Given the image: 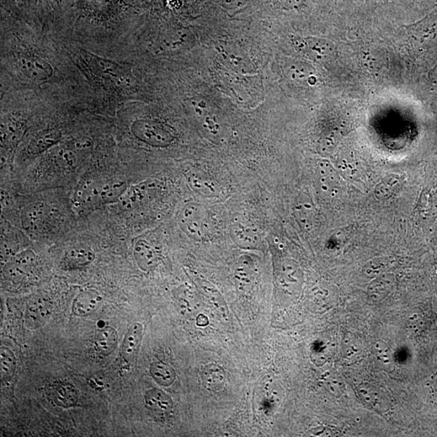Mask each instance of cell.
<instances>
[{
  "label": "cell",
  "mask_w": 437,
  "mask_h": 437,
  "mask_svg": "<svg viewBox=\"0 0 437 437\" xmlns=\"http://www.w3.org/2000/svg\"><path fill=\"white\" fill-rule=\"evenodd\" d=\"M127 185L119 181H94L84 182L74 191L72 206L81 215L100 209L101 207L119 202Z\"/></svg>",
  "instance_id": "cell-1"
},
{
  "label": "cell",
  "mask_w": 437,
  "mask_h": 437,
  "mask_svg": "<svg viewBox=\"0 0 437 437\" xmlns=\"http://www.w3.org/2000/svg\"><path fill=\"white\" fill-rule=\"evenodd\" d=\"M131 132L138 141L153 147H167L175 140L172 128L161 122L137 120L131 125Z\"/></svg>",
  "instance_id": "cell-2"
},
{
  "label": "cell",
  "mask_w": 437,
  "mask_h": 437,
  "mask_svg": "<svg viewBox=\"0 0 437 437\" xmlns=\"http://www.w3.org/2000/svg\"><path fill=\"white\" fill-rule=\"evenodd\" d=\"M181 223L186 233L195 238L204 237L209 230L206 211L201 207L193 204L185 207L181 216Z\"/></svg>",
  "instance_id": "cell-3"
},
{
  "label": "cell",
  "mask_w": 437,
  "mask_h": 437,
  "mask_svg": "<svg viewBox=\"0 0 437 437\" xmlns=\"http://www.w3.org/2000/svg\"><path fill=\"white\" fill-rule=\"evenodd\" d=\"M17 65L19 71L33 81H47L53 74L51 64L37 56H20L18 58Z\"/></svg>",
  "instance_id": "cell-4"
},
{
  "label": "cell",
  "mask_w": 437,
  "mask_h": 437,
  "mask_svg": "<svg viewBox=\"0 0 437 437\" xmlns=\"http://www.w3.org/2000/svg\"><path fill=\"white\" fill-rule=\"evenodd\" d=\"M256 278H257V268L254 260L248 255L241 256L234 273V280L237 290L243 294H247L253 289Z\"/></svg>",
  "instance_id": "cell-5"
},
{
  "label": "cell",
  "mask_w": 437,
  "mask_h": 437,
  "mask_svg": "<svg viewBox=\"0 0 437 437\" xmlns=\"http://www.w3.org/2000/svg\"><path fill=\"white\" fill-rule=\"evenodd\" d=\"M94 259L95 253L87 244H74L64 254L62 268L65 270L81 269L93 263Z\"/></svg>",
  "instance_id": "cell-6"
},
{
  "label": "cell",
  "mask_w": 437,
  "mask_h": 437,
  "mask_svg": "<svg viewBox=\"0 0 437 437\" xmlns=\"http://www.w3.org/2000/svg\"><path fill=\"white\" fill-rule=\"evenodd\" d=\"M357 391L361 400L376 412L384 413L390 408V398L381 388L372 386L370 384H362L357 388Z\"/></svg>",
  "instance_id": "cell-7"
},
{
  "label": "cell",
  "mask_w": 437,
  "mask_h": 437,
  "mask_svg": "<svg viewBox=\"0 0 437 437\" xmlns=\"http://www.w3.org/2000/svg\"><path fill=\"white\" fill-rule=\"evenodd\" d=\"M52 313L51 304L44 299L31 301L26 308L25 325L28 329L37 330L44 326Z\"/></svg>",
  "instance_id": "cell-8"
},
{
  "label": "cell",
  "mask_w": 437,
  "mask_h": 437,
  "mask_svg": "<svg viewBox=\"0 0 437 437\" xmlns=\"http://www.w3.org/2000/svg\"><path fill=\"white\" fill-rule=\"evenodd\" d=\"M143 328L141 323L136 322L128 329L122 342L121 353L128 363L135 361L143 340Z\"/></svg>",
  "instance_id": "cell-9"
},
{
  "label": "cell",
  "mask_w": 437,
  "mask_h": 437,
  "mask_svg": "<svg viewBox=\"0 0 437 437\" xmlns=\"http://www.w3.org/2000/svg\"><path fill=\"white\" fill-rule=\"evenodd\" d=\"M103 298L95 291H84L74 298L72 313L77 317H87L97 311L103 304Z\"/></svg>",
  "instance_id": "cell-10"
},
{
  "label": "cell",
  "mask_w": 437,
  "mask_h": 437,
  "mask_svg": "<svg viewBox=\"0 0 437 437\" xmlns=\"http://www.w3.org/2000/svg\"><path fill=\"white\" fill-rule=\"evenodd\" d=\"M196 285L202 296L209 304L213 310L222 317L228 316L229 311L225 298L214 285L200 278L196 280Z\"/></svg>",
  "instance_id": "cell-11"
},
{
  "label": "cell",
  "mask_w": 437,
  "mask_h": 437,
  "mask_svg": "<svg viewBox=\"0 0 437 437\" xmlns=\"http://www.w3.org/2000/svg\"><path fill=\"white\" fill-rule=\"evenodd\" d=\"M145 401L147 408L159 417H165L172 412V398L159 389L153 388L146 392Z\"/></svg>",
  "instance_id": "cell-12"
},
{
  "label": "cell",
  "mask_w": 437,
  "mask_h": 437,
  "mask_svg": "<svg viewBox=\"0 0 437 437\" xmlns=\"http://www.w3.org/2000/svg\"><path fill=\"white\" fill-rule=\"evenodd\" d=\"M61 137L60 131L56 128L41 131L30 141L27 148L28 154L31 156L39 155L60 142Z\"/></svg>",
  "instance_id": "cell-13"
},
{
  "label": "cell",
  "mask_w": 437,
  "mask_h": 437,
  "mask_svg": "<svg viewBox=\"0 0 437 437\" xmlns=\"http://www.w3.org/2000/svg\"><path fill=\"white\" fill-rule=\"evenodd\" d=\"M134 257L138 268L150 273L157 268L158 255L156 250L145 240H138L134 248Z\"/></svg>",
  "instance_id": "cell-14"
},
{
  "label": "cell",
  "mask_w": 437,
  "mask_h": 437,
  "mask_svg": "<svg viewBox=\"0 0 437 437\" xmlns=\"http://www.w3.org/2000/svg\"><path fill=\"white\" fill-rule=\"evenodd\" d=\"M201 378L206 390L212 393L222 391L227 381L226 371L216 364L206 365L201 372Z\"/></svg>",
  "instance_id": "cell-15"
},
{
  "label": "cell",
  "mask_w": 437,
  "mask_h": 437,
  "mask_svg": "<svg viewBox=\"0 0 437 437\" xmlns=\"http://www.w3.org/2000/svg\"><path fill=\"white\" fill-rule=\"evenodd\" d=\"M233 235L239 246L243 248H257L260 242L259 233L253 226L237 221L233 227Z\"/></svg>",
  "instance_id": "cell-16"
},
{
  "label": "cell",
  "mask_w": 437,
  "mask_h": 437,
  "mask_svg": "<svg viewBox=\"0 0 437 437\" xmlns=\"http://www.w3.org/2000/svg\"><path fill=\"white\" fill-rule=\"evenodd\" d=\"M46 206L44 202H34L25 207L21 215V222L25 230L34 232L44 221Z\"/></svg>",
  "instance_id": "cell-17"
},
{
  "label": "cell",
  "mask_w": 437,
  "mask_h": 437,
  "mask_svg": "<svg viewBox=\"0 0 437 437\" xmlns=\"http://www.w3.org/2000/svg\"><path fill=\"white\" fill-rule=\"evenodd\" d=\"M152 189L153 185L148 183L138 184L127 188L124 195L121 197L119 204L125 210L134 209L148 198Z\"/></svg>",
  "instance_id": "cell-18"
},
{
  "label": "cell",
  "mask_w": 437,
  "mask_h": 437,
  "mask_svg": "<svg viewBox=\"0 0 437 437\" xmlns=\"http://www.w3.org/2000/svg\"><path fill=\"white\" fill-rule=\"evenodd\" d=\"M188 183L192 190L207 198H213L218 195L217 186L211 179L202 172H189L186 174Z\"/></svg>",
  "instance_id": "cell-19"
},
{
  "label": "cell",
  "mask_w": 437,
  "mask_h": 437,
  "mask_svg": "<svg viewBox=\"0 0 437 437\" xmlns=\"http://www.w3.org/2000/svg\"><path fill=\"white\" fill-rule=\"evenodd\" d=\"M52 396L58 406L63 408L76 407L79 401L77 389L65 382L58 384L53 389Z\"/></svg>",
  "instance_id": "cell-20"
},
{
  "label": "cell",
  "mask_w": 437,
  "mask_h": 437,
  "mask_svg": "<svg viewBox=\"0 0 437 437\" xmlns=\"http://www.w3.org/2000/svg\"><path fill=\"white\" fill-rule=\"evenodd\" d=\"M119 344V334L110 327L101 329L96 335L94 346L98 353L109 356L113 353Z\"/></svg>",
  "instance_id": "cell-21"
},
{
  "label": "cell",
  "mask_w": 437,
  "mask_h": 437,
  "mask_svg": "<svg viewBox=\"0 0 437 437\" xmlns=\"http://www.w3.org/2000/svg\"><path fill=\"white\" fill-rule=\"evenodd\" d=\"M402 185V177L396 174H387L378 184L375 190V196L378 200H386L396 193Z\"/></svg>",
  "instance_id": "cell-22"
},
{
  "label": "cell",
  "mask_w": 437,
  "mask_h": 437,
  "mask_svg": "<svg viewBox=\"0 0 437 437\" xmlns=\"http://www.w3.org/2000/svg\"><path fill=\"white\" fill-rule=\"evenodd\" d=\"M150 374L154 381L163 387L172 386L176 380L175 371L162 362H154L151 365Z\"/></svg>",
  "instance_id": "cell-23"
},
{
  "label": "cell",
  "mask_w": 437,
  "mask_h": 437,
  "mask_svg": "<svg viewBox=\"0 0 437 437\" xmlns=\"http://www.w3.org/2000/svg\"><path fill=\"white\" fill-rule=\"evenodd\" d=\"M393 280L390 275L377 278L370 287L369 292L372 299L380 301L385 298L392 289Z\"/></svg>",
  "instance_id": "cell-24"
},
{
  "label": "cell",
  "mask_w": 437,
  "mask_h": 437,
  "mask_svg": "<svg viewBox=\"0 0 437 437\" xmlns=\"http://www.w3.org/2000/svg\"><path fill=\"white\" fill-rule=\"evenodd\" d=\"M303 51H311L320 58L328 57L332 56L334 47L330 41L308 37L305 39V47H304Z\"/></svg>",
  "instance_id": "cell-25"
},
{
  "label": "cell",
  "mask_w": 437,
  "mask_h": 437,
  "mask_svg": "<svg viewBox=\"0 0 437 437\" xmlns=\"http://www.w3.org/2000/svg\"><path fill=\"white\" fill-rule=\"evenodd\" d=\"M0 360H1L2 381H8L12 379L17 370V360L12 351L7 348H1Z\"/></svg>",
  "instance_id": "cell-26"
},
{
  "label": "cell",
  "mask_w": 437,
  "mask_h": 437,
  "mask_svg": "<svg viewBox=\"0 0 437 437\" xmlns=\"http://www.w3.org/2000/svg\"><path fill=\"white\" fill-rule=\"evenodd\" d=\"M4 275L10 282H14V284H18V282L23 280L26 275V269L21 266L18 263L12 261L6 265L4 268Z\"/></svg>",
  "instance_id": "cell-27"
},
{
  "label": "cell",
  "mask_w": 437,
  "mask_h": 437,
  "mask_svg": "<svg viewBox=\"0 0 437 437\" xmlns=\"http://www.w3.org/2000/svg\"><path fill=\"white\" fill-rule=\"evenodd\" d=\"M119 0H84L85 5L96 13H106L115 8Z\"/></svg>",
  "instance_id": "cell-28"
},
{
  "label": "cell",
  "mask_w": 437,
  "mask_h": 437,
  "mask_svg": "<svg viewBox=\"0 0 437 437\" xmlns=\"http://www.w3.org/2000/svg\"><path fill=\"white\" fill-rule=\"evenodd\" d=\"M298 217L304 223H308L312 218V204L307 200L301 199L298 202L296 207Z\"/></svg>",
  "instance_id": "cell-29"
},
{
  "label": "cell",
  "mask_w": 437,
  "mask_h": 437,
  "mask_svg": "<svg viewBox=\"0 0 437 437\" xmlns=\"http://www.w3.org/2000/svg\"><path fill=\"white\" fill-rule=\"evenodd\" d=\"M35 260L36 256L31 250L18 254L13 259L14 262L23 266L25 269L30 268L34 263Z\"/></svg>",
  "instance_id": "cell-30"
},
{
  "label": "cell",
  "mask_w": 437,
  "mask_h": 437,
  "mask_svg": "<svg viewBox=\"0 0 437 437\" xmlns=\"http://www.w3.org/2000/svg\"><path fill=\"white\" fill-rule=\"evenodd\" d=\"M371 265L375 266L374 268V266H370V268H371V273L378 274L383 270H385L390 264H389V262H387L386 259H381L380 261L374 260V263Z\"/></svg>",
  "instance_id": "cell-31"
},
{
  "label": "cell",
  "mask_w": 437,
  "mask_h": 437,
  "mask_svg": "<svg viewBox=\"0 0 437 437\" xmlns=\"http://www.w3.org/2000/svg\"><path fill=\"white\" fill-rule=\"evenodd\" d=\"M209 318H207V317L204 315H202V314H200L198 318V321H197V324H198V326L200 327L207 326V325H209Z\"/></svg>",
  "instance_id": "cell-32"
},
{
  "label": "cell",
  "mask_w": 437,
  "mask_h": 437,
  "mask_svg": "<svg viewBox=\"0 0 437 437\" xmlns=\"http://www.w3.org/2000/svg\"><path fill=\"white\" fill-rule=\"evenodd\" d=\"M429 77L433 82H437V65L430 72Z\"/></svg>",
  "instance_id": "cell-33"
}]
</instances>
